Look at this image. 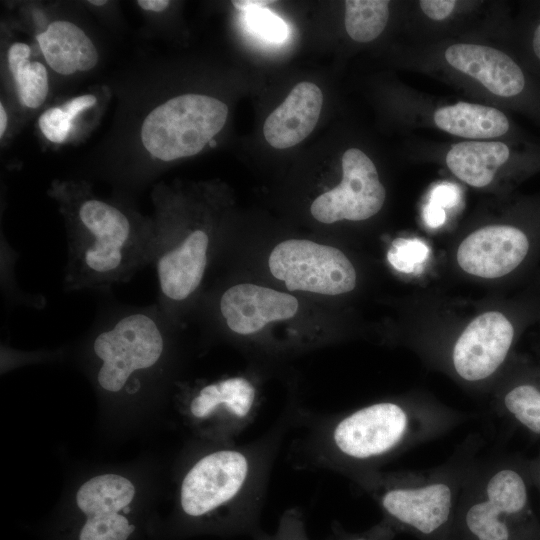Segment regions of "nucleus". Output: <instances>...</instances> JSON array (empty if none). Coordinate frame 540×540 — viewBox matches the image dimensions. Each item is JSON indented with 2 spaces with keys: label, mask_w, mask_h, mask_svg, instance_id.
<instances>
[{
  "label": "nucleus",
  "mask_w": 540,
  "mask_h": 540,
  "mask_svg": "<svg viewBox=\"0 0 540 540\" xmlns=\"http://www.w3.org/2000/svg\"><path fill=\"white\" fill-rule=\"evenodd\" d=\"M469 413L419 397L376 401L319 421L306 439L310 462L352 481L409 449L441 437Z\"/></svg>",
  "instance_id": "1"
},
{
  "label": "nucleus",
  "mask_w": 540,
  "mask_h": 540,
  "mask_svg": "<svg viewBox=\"0 0 540 540\" xmlns=\"http://www.w3.org/2000/svg\"><path fill=\"white\" fill-rule=\"evenodd\" d=\"M61 196L69 205L70 223L63 279L66 291L107 293L151 265L154 224L83 193L78 200L63 188Z\"/></svg>",
  "instance_id": "2"
},
{
  "label": "nucleus",
  "mask_w": 540,
  "mask_h": 540,
  "mask_svg": "<svg viewBox=\"0 0 540 540\" xmlns=\"http://www.w3.org/2000/svg\"><path fill=\"white\" fill-rule=\"evenodd\" d=\"M481 439L467 438L444 463L424 470H379L353 482L379 506L383 519L419 540H452L461 491Z\"/></svg>",
  "instance_id": "3"
},
{
  "label": "nucleus",
  "mask_w": 540,
  "mask_h": 540,
  "mask_svg": "<svg viewBox=\"0 0 540 540\" xmlns=\"http://www.w3.org/2000/svg\"><path fill=\"white\" fill-rule=\"evenodd\" d=\"M283 425L254 442L221 448L199 458L181 483L183 512L199 518L231 509L246 521L252 518L265 496Z\"/></svg>",
  "instance_id": "4"
},
{
  "label": "nucleus",
  "mask_w": 540,
  "mask_h": 540,
  "mask_svg": "<svg viewBox=\"0 0 540 540\" xmlns=\"http://www.w3.org/2000/svg\"><path fill=\"white\" fill-rule=\"evenodd\" d=\"M171 319L155 302L149 306L112 303L96 317L90 333L92 355L99 363L96 381L109 393L140 390L141 372L163 360Z\"/></svg>",
  "instance_id": "5"
},
{
  "label": "nucleus",
  "mask_w": 540,
  "mask_h": 540,
  "mask_svg": "<svg viewBox=\"0 0 540 540\" xmlns=\"http://www.w3.org/2000/svg\"><path fill=\"white\" fill-rule=\"evenodd\" d=\"M527 505L521 470L496 455L478 456L461 491L452 540H517Z\"/></svg>",
  "instance_id": "6"
},
{
  "label": "nucleus",
  "mask_w": 540,
  "mask_h": 540,
  "mask_svg": "<svg viewBox=\"0 0 540 540\" xmlns=\"http://www.w3.org/2000/svg\"><path fill=\"white\" fill-rule=\"evenodd\" d=\"M228 106L203 94H183L154 108L141 127L146 150L162 161L199 153L221 131Z\"/></svg>",
  "instance_id": "7"
},
{
  "label": "nucleus",
  "mask_w": 540,
  "mask_h": 540,
  "mask_svg": "<svg viewBox=\"0 0 540 540\" xmlns=\"http://www.w3.org/2000/svg\"><path fill=\"white\" fill-rule=\"evenodd\" d=\"M268 266L290 291L340 295L352 291L357 283L356 270L341 250L305 239L277 244Z\"/></svg>",
  "instance_id": "8"
},
{
  "label": "nucleus",
  "mask_w": 540,
  "mask_h": 540,
  "mask_svg": "<svg viewBox=\"0 0 540 540\" xmlns=\"http://www.w3.org/2000/svg\"><path fill=\"white\" fill-rule=\"evenodd\" d=\"M517 334L514 321L501 311L475 317L455 340L449 353L453 374L468 384H484L505 364Z\"/></svg>",
  "instance_id": "9"
},
{
  "label": "nucleus",
  "mask_w": 540,
  "mask_h": 540,
  "mask_svg": "<svg viewBox=\"0 0 540 540\" xmlns=\"http://www.w3.org/2000/svg\"><path fill=\"white\" fill-rule=\"evenodd\" d=\"M540 245V233L519 224H496L479 228L460 243L456 259L469 275L497 279L530 263Z\"/></svg>",
  "instance_id": "10"
},
{
  "label": "nucleus",
  "mask_w": 540,
  "mask_h": 540,
  "mask_svg": "<svg viewBox=\"0 0 540 540\" xmlns=\"http://www.w3.org/2000/svg\"><path fill=\"white\" fill-rule=\"evenodd\" d=\"M342 179L319 195L310 212L319 222L362 221L377 214L386 198L375 164L360 149H347L341 159Z\"/></svg>",
  "instance_id": "11"
},
{
  "label": "nucleus",
  "mask_w": 540,
  "mask_h": 540,
  "mask_svg": "<svg viewBox=\"0 0 540 540\" xmlns=\"http://www.w3.org/2000/svg\"><path fill=\"white\" fill-rule=\"evenodd\" d=\"M258 389L245 376L227 377L197 390L189 413L197 421L212 422L224 435L245 430L258 415Z\"/></svg>",
  "instance_id": "12"
},
{
  "label": "nucleus",
  "mask_w": 540,
  "mask_h": 540,
  "mask_svg": "<svg viewBox=\"0 0 540 540\" xmlns=\"http://www.w3.org/2000/svg\"><path fill=\"white\" fill-rule=\"evenodd\" d=\"M218 307L229 330L239 335H250L270 322L292 318L299 303L291 294L241 283L222 293Z\"/></svg>",
  "instance_id": "13"
},
{
  "label": "nucleus",
  "mask_w": 540,
  "mask_h": 540,
  "mask_svg": "<svg viewBox=\"0 0 540 540\" xmlns=\"http://www.w3.org/2000/svg\"><path fill=\"white\" fill-rule=\"evenodd\" d=\"M447 62L497 96L514 98L527 89L523 69L506 53L484 45L458 43L445 51Z\"/></svg>",
  "instance_id": "14"
},
{
  "label": "nucleus",
  "mask_w": 540,
  "mask_h": 540,
  "mask_svg": "<svg viewBox=\"0 0 540 540\" xmlns=\"http://www.w3.org/2000/svg\"><path fill=\"white\" fill-rule=\"evenodd\" d=\"M322 104L323 94L316 84L298 83L266 118L263 126L266 141L277 149L297 145L314 130Z\"/></svg>",
  "instance_id": "15"
},
{
  "label": "nucleus",
  "mask_w": 540,
  "mask_h": 540,
  "mask_svg": "<svg viewBox=\"0 0 540 540\" xmlns=\"http://www.w3.org/2000/svg\"><path fill=\"white\" fill-rule=\"evenodd\" d=\"M37 40L46 62L59 74L88 71L98 62V52L92 41L71 22H52Z\"/></svg>",
  "instance_id": "16"
},
{
  "label": "nucleus",
  "mask_w": 540,
  "mask_h": 540,
  "mask_svg": "<svg viewBox=\"0 0 540 540\" xmlns=\"http://www.w3.org/2000/svg\"><path fill=\"white\" fill-rule=\"evenodd\" d=\"M511 157L510 148L499 141H465L452 146L446 156L450 171L464 183L482 188Z\"/></svg>",
  "instance_id": "17"
},
{
  "label": "nucleus",
  "mask_w": 540,
  "mask_h": 540,
  "mask_svg": "<svg viewBox=\"0 0 540 540\" xmlns=\"http://www.w3.org/2000/svg\"><path fill=\"white\" fill-rule=\"evenodd\" d=\"M434 122L447 133L469 139L497 138L510 128L507 116L500 110L467 102L437 109Z\"/></svg>",
  "instance_id": "18"
},
{
  "label": "nucleus",
  "mask_w": 540,
  "mask_h": 540,
  "mask_svg": "<svg viewBox=\"0 0 540 540\" xmlns=\"http://www.w3.org/2000/svg\"><path fill=\"white\" fill-rule=\"evenodd\" d=\"M135 488L126 478L115 474L96 476L78 490L76 503L89 520L113 521L134 498Z\"/></svg>",
  "instance_id": "19"
},
{
  "label": "nucleus",
  "mask_w": 540,
  "mask_h": 540,
  "mask_svg": "<svg viewBox=\"0 0 540 540\" xmlns=\"http://www.w3.org/2000/svg\"><path fill=\"white\" fill-rule=\"evenodd\" d=\"M500 414L540 435V380L518 378L502 386L494 398Z\"/></svg>",
  "instance_id": "20"
},
{
  "label": "nucleus",
  "mask_w": 540,
  "mask_h": 540,
  "mask_svg": "<svg viewBox=\"0 0 540 540\" xmlns=\"http://www.w3.org/2000/svg\"><path fill=\"white\" fill-rule=\"evenodd\" d=\"M30 51L27 44L14 43L8 52V63L20 100L29 108H37L48 94V74L42 63L29 61Z\"/></svg>",
  "instance_id": "21"
},
{
  "label": "nucleus",
  "mask_w": 540,
  "mask_h": 540,
  "mask_svg": "<svg viewBox=\"0 0 540 540\" xmlns=\"http://www.w3.org/2000/svg\"><path fill=\"white\" fill-rule=\"evenodd\" d=\"M344 4L345 28L354 41L370 42L385 29L389 18V1L347 0Z\"/></svg>",
  "instance_id": "22"
},
{
  "label": "nucleus",
  "mask_w": 540,
  "mask_h": 540,
  "mask_svg": "<svg viewBox=\"0 0 540 540\" xmlns=\"http://www.w3.org/2000/svg\"><path fill=\"white\" fill-rule=\"evenodd\" d=\"M123 517L114 521H94L87 519L81 529L79 540H127L134 531Z\"/></svg>",
  "instance_id": "23"
},
{
  "label": "nucleus",
  "mask_w": 540,
  "mask_h": 540,
  "mask_svg": "<svg viewBox=\"0 0 540 540\" xmlns=\"http://www.w3.org/2000/svg\"><path fill=\"white\" fill-rule=\"evenodd\" d=\"M247 20L249 26L267 40L280 42L287 36L286 23L266 8H257L248 11Z\"/></svg>",
  "instance_id": "24"
},
{
  "label": "nucleus",
  "mask_w": 540,
  "mask_h": 540,
  "mask_svg": "<svg viewBox=\"0 0 540 540\" xmlns=\"http://www.w3.org/2000/svg\"><path fill=\"white\" fill-rule=\"evenodd\" d=\"M39 127L45 137L55 143L63 142L72 126L71 121L61 107L46 110L38 120Z\"/></svg>",
  "instance_id": "25"
},
{
  "label": "nucleus",
  "mask_w": 540,
  "mask_h": 540,
  "mask_svg": "<svg viewBox=\"0 0 540 540\" xmlns=\"http://www.w3.org/2000/svg\"><path fill=\"white\" fill-rule=\"evenodd\" d=\"M303 527L301 512L295 508L287 510L276 536L270 540H308Z\"/></svg>",
  "instance_id": "26"
},
{
  "label": "nucleus",
  "mask_w": 540,
  "mask_h": 540,
  "mask_svg": "<svg viewBox=\"0 0 540 540\" xmlns=\"http://www.w3.org/2000/svg\"><path fill=\"white\" fill-rule=\"evenodd\" d=\"M397 533L394 527L383 519L371 529L363 533L346 535L342 540H391Z\"/></svg>",
  "instance_id": "27"
},
{
  "label": "nucleus",
  "mask_w": 540,
  "mask_h": 540,
  "mask_svg": "<svg viewBox=\"0 0 540 540\" xmlns=\"http://www.w3.org/2000/svg\"><path fill=\"white\" fill-rule=\"evenodd\" d=\"M419 5L429 18L433 20H444L453 11L456 6L454 0H422Z\"/></svg>",
  "instance_id": "28"
},
{
  "label": "nucleus",
  "mask_w": 540,
  "mask_h": 540,
  "mask_svg": "<svg viewBox=\"0 0 540 540\" xmlns=\"http://www.w3.org/2000/svg\"><path fill=\"white\" fill-rule=\"evenodd\" d=\"M97 102V98L94 95L87 94L82 95L66 102L61 108L67 115V117L73 121V119L84 109L92 107Z\"/></svg>",
  "instance_id": "29"
},
{
  "label": "nucleus",
  "mask_w": 540,
  "mask_h": 540,
  "mask_svg": "<svg viewBox=\"0 0 540 540\" xmlns=\"http://www.w3.org/2000/svg\"><path fill=\"white\" fill-rule=\"evenodd\" d=\"M456 198L455 188L449 185L437 187L433 194V199L438 206H451Z\"/></svg>",
  "instance_id": "30"
},
{
  "label": "nucleus",
  "mask_w": 540,
  "mask_h": 540,
  "mask_svg": "<svg viewBox=\"0 0 540 540\" xmlns=\"http://www.w3.org/2000/svg\"><path fill=\"white\" fill-rule=\"evenodd\" d=\"M274 1H268V0H234L231 3L233 6L242 11V12H248L253 9L257 8H264L266 5L273 3Z\"/></svg>",
  "instance_id": "31"
},
{
  "label": "nucleus",
  "mask_w": 540,
  "mask_h": 540,
  "mask_svg": "<svg viewBox=\"0 0 540 540\" xmlns=\"http://www.w3.org/2000/svg\"><path fill=\"white\" fill-rule=\"evenodd\" d=\"M425 217L430 225L437 226L443 222L444 213L440 206L432 204L426 208Z\"/></svg>",
  "instance_id": "32"
},
{
  "label": "nucleus",
  "mask_w": 540,
  "mask_h": 540,
  "mask_svg": "<svg viewBox=\"0 0 540 540\" xmlns=\"http://www.w3.org/2000/svg\"><path fill=\"white\" fill-rule=\"evenodd\" d=\"M530 48L535 60L540 64V20L533 27Z\"/></svg>",
  "instance_id": "33"
},
{
  "label": "nucleus",
  "mask_w": 540,
  "mask_h": 540,
  "mask_svg": "<svg viewBox=\"0 0 540 540\" xmlns=\"http://www.w3.org/2000/svg\"><path fill=\"white\" fill-rule=\"evenodd\" d=\"M138 5L144 10H150L154 12H161L165 10L170 2L167 0H139Z\"/></svg>",
  "instance_id": "34"
},
{
  "label": "nucleus",
  "mask_w": 540,
  "mask_h": 540,
  "mask_svg": "<svg viewBox=\"0 0 540 540\" xmlns=\"http://www.w3.org/2000/svg\"><path fill=\"white\" fill-rule=\"evenodd\" d=\"M7 127V114L3 105H0V136L2 137Z\"/></svg>",
  "instance_id": "35"
},
{
  "label": "nucleus",
  "mask_w": 540,
  "mask_h": 540,
  "mask_svg": "<svg viewBox=\"0 0 540 540\" xmlns=\"http://www.w3.org/2000/svg\"><path fill=\"white\" fill-rule=\"evenodd\" d=\"M89 3L96 6H101V5L106 4V1L105 0H91L89 1Z\"/></svg>",
  "instance_id": "36"
},
{
  "label": "nucleus",
  "mask_w": 540,
  "mask_h": 540,
  "mask_svg": "<svg viewBox=\"0 0 540 540\" xmlns=\"http://www.w3.org/2000/svg\"><path fill=\"white\" fill-rule=\"evenodd\" d=\"M209 145H210V146H215V145H216V142H215L214 140H211V141L209 142Z\"/></svg>",
  "instance_id": "37"
},
{
  "label": "nucleus",
  "mask_w": 540,
  "mask_h": 540,
  "mask_svg": "<svg viewBox=\"0 0 540 540\" xmlns=\"http://www.w3.org/2000/svg\"><path fill=\"white\" fill-rule=\"evenodd\" d=\"M129 510H130V509H129V506H126V507L123 509V511H124L125 513H129Z\"/></svg>",
  "instance_id": "38"
}]
</instances>
